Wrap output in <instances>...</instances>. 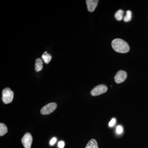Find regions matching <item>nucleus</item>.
<instances>
[{
    "instance_id": "nucleus-13",
    "label": "nucleus",
    "mask_w": 148,
    "mask_h": 148,
    "mask_svg": "<svg viewBox=\"0 0 148 148\" xmlns=\"http://www.w3.org/2000/svg\"><path fill=\"white\" fill-rule=\"evenodd\" d=\"M131 18H132V12L130 10L127 11L126 14L123 17V20L125 22H128L131 20Z\"/></svg>"
},
{
    "instance_id": "nucleus-12",
    "label": "nucleus",
    "mask_w": 148,
    "mask_h": 148,
    "mask_svg": "<svg viewBox=\"0 0 148 148\" xmlns=\"http://www.w3.org/2000/svg\"><path fill=\"white\" fill-rule=\"evenodd\" d=\"M124 11L122 10H119L116 12L115 14V17L118 21H121L123 18V14Z\"/></svg>"
},
{
    "instance_id": "nucleus-15",
    "label": "nucleus",
    "mask_w": 148,
    "mask_h": 148,
    "mask_svg": "<svg viewBox=\"0 0 148 148\" xmlns=\"http://www.w3.org/2000/svg\"><path fill=\"white\" fill-rule=\"evenodd\" d=\"M58 145L59 148H64L65 146V143L64 141H60L58 142Z\"/></svg>"
},
{
    "instance_id": "nucleus-7",
    "label": "nucleus",
    "mask_w": 148,
    "mask_h": 148,
    "mask_svg": "<svg viewBox=\"0 0 148 148\" xmlns=\"http://www.w3.org/2000/svg\"><path fill=\"white\" fill-rule=\"evenodd\" d=\"M98 1L97 0H87L86 1L88 10L90 12L94 11L97 7Z\"/></svg>"
},
{
    "instance_id": "nucleus-8",
    "label": "nucleus",
    "mask_w": 148,
    "mask_h": 148,
    "mask_svg": "<svg viewBox=\"0 0 148 148\" xmlns=\"http://www.w3.org/2000/svg\"><path fill=\"white\" fill-rule=\"evenodd\" d=\"M43 68V62L40 58H37L35 64V69L37 72H39L42 70Z\"/></svg>"
},
{
    "instance_id": "nucleus-17",
    "label": "nucleus",
    "mask_w": 148,
    "mask_h": 148,
    "mask_svg": "<svg viewBox=\"0 0 148 148\" xmlns=\"http://www.w3.org/2000/svg\"><path fill=\"white\" fill-rule=\"evenodd\" d=\"M56 140H57V139L56 138L54 137L51 140L50 142V145H53L54 144H55V143H56Z\"/></svg>"
},
{
    "instance_id": "nucleus-2",
    "label": "nucleus",
    "mask_w": 148,
    "mask_h": 148,
    "mask_svg": "<svg viewBox=\"0 0 148 148\" xmlns=\"http://www.w3.org/2000/svg\"><path fill=\"white\" fill-rule=\"evenodd\" d=\"M14 92L9 88H6L2 91V101L5 104L11 103L13 101Z\"/></svg>"
},
{
    "instance_id": "nucleus-11",
    "label": "nucleus",
    "mask_w": 148,
    "mask_h": 148,
    "mask_svg": "<svg viewBox=\"0 0 148 148\" xmlns=\"http://www.w3.org/2000/svg\"><path fill=\"white\" fill-rule=\"evenodd\" d=\"M8 132L6 125L3 123H0V136H2Z\"/></svg>"
},
{
    "instance_id": "nucleus-6",
    "label": "nucleus",
    "mask_w": 148,
    "mask_h": 148,
    "mask_svg": "<svg viewBox=\"0 0 148 148\" xmlns=\"http://www.w3.org/2000/svg\"><path fill=\"white\" fill-rule=\"evenodd\" d=\"M127 77V74L126 72L123 71H119L115 76V81L117 84L121 83L125 81Z\"/></svg>"
},
{
    "instance_id": "nucleus-10",
    "label": "nucleus",
    "mask_w": 148,
    "mask_h": 148,
    "mask_svg": "<svg viewBox=\"0 0 148 148\" xmlns=\"http://www.w3.org/2000/svg\"><path fill=\"white\" fill-rule=\"evenodd\" d=\"M42 58L44 61L45 64H48L49 63L51 59V56L49 53H47V52L46 51L42 56Z\"/></svg>"
},
{
    "instance_id": "nucleus-5",
    "label": "nucleus",
    "mask_w": 148,
    "mask_h": 148,
    "mask_svg": "<svg viewBox=\"0 0 148 148\" xmlns=\"http://www.w3.org/2000/svg\"><path fill=\"white\" fill-rule=\"evenodd\" d=\"M21 141L24 148H31L33 142V138L32 135L29 132H27L21 139Z\"/></svg>"
},
{
    "instance_id": "nucleus-4",
    "label": "nucleus",
    "mask_w": 148,
    "mask_h": 148,
    "mask_svg": "<svg viewBox=\"0 0 148 148\" xmlns=\"http://www.w3.org/2000/svg\"><path fill=\"white\" fill-rule=\"evenodd\" d=\"M57 108V104L55 103H49L43 107L40 110V113L42 115L49 114L53 112Z\"/></svg>"
},
{
    "instance_id": "nucleus-1",
    "label": "nucleus",
    "mask_w": 148,
    "mask_h": 148,
    "mask_svg": "<svg viewBox=\"0 0 148 148\" xmlns=\"http://www.w3.org/2000/svg\"><path fill=\"white\" fill-rule=\"evenodd\" d=\"M112 46L114 50L119 53H127L130 50L128 44L121 39L117 38L114 40L112 41Z\"/></svg>"
},
{
    "instance_id": "nucleus-16",
    "label": "nucleus",
    "mask_w": 148,
    "mask_h": 148,
    "mask_svg": "<svg viewBox=\"0 0 148 148\" xmlns=\"http://www.w3.org/2000/svg\"><path fill=\"white\" fill-rule=\"evenodd\" d=\"M116 123V120L115 119H112V120L110 121V122L109 123V126L110 127H112L114 125L115 123Z\"/></svg>"
},
{
    "instance_id": "nucleus-9",
    "label": "nucleus",
    "mask_w": 148,
    "mask_h": 148,
    "mask_svg": "<svg viewBox=\"0 0 148 148\" xmlns=\"http://www.w3.org/2000/svg\"><path fill=\"white\" fill-rule=\"evenodd\" d=\"M85 148H98V143L94 139H91L87 143Z\"/></svg>"
},
{
    "instance_id": "nucleus-3",
    "label": "nucleus",
    "mask_w": 148,
    "mask_h": 148,
    "mask_svg": "<svg viewBox=\"0 0 148 148\" xmlns=\"http://www.w3.org/2000/svg\"><path fill=\"white\" fill-rule=\"evenodd\" d=\"M108 88L106 85L100 84L95 86L90 91V94L92 96H97L107 92Z\"/></svg>"
},
{
    "instance_id": "nucleus-14",
    "label": "nucleus",
    "mask_w": 148,
    "mask_h": 148,
    "mask_svg": "<svg viewBox=\"0 0 148 148\" xmlns=\"http://www.w3.org/2000/svg\"><path fill=\"white\" fill-rule=\"evenodd\" d=\"M123 131V129L122 127H121L120 125H119L116 127V132L118 134H121L122 132Z\"/></svg>"
}]
</instances>
